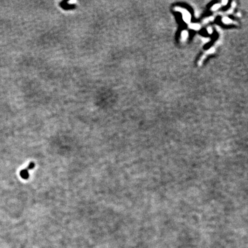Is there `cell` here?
Returning <instances> with one entry per match:
<instances>
[{
    "instance_id": "1",
    "label": "cell",
    "mask_w": 248,
    "mask_h": 248,
    "mask_svg": "<svg viewBox=\"0 0 248 248\" xmlns=\"http://www.w3.org/2000/svg\"><path fill=\"white\" fill-rule=\"evenodd\" d=\"M35 164L33 162H31L30 164H29V166L27 167L24 169V170H22L21 172H20V174L21 177L24 179H28L29 177V171L31 170H32V169L35 167Z\"/></svg>"
},
{
    "instance_id": "2",
    "label": "cell",
    "mask_w": 248,
    "mask_h": 248,
    "mask_svg": "<svg viewBox=\"0 0 248 248\" xmlns=\"http://www.w3.org/2000/svg\"><path fill=\"white\" fill-rule=\"evenodd\" d=\"M175 10L177 11H179V12H181L182 13L183 15V19L184 21L186 22V23H190V22L191 21V15L190 14L187 10L185 9H183L181 8H176Z\"/></svg>"
},
{
    "instance_id": "3",
    "label": "cell",
    "mask_w": 248,
    "mask_h": 248,
    "mask_svg": "<svg viewBox=\"0 0 248 248\" xmlns=\"http://www.w3.org/2000/svg\"><path fill=\"white\" fill-rule=\"evenodd\" d=\"M189 26H190V28L191 29H194V30H198L200 28V25L198 24H190L189 25Z\"/></svg>"
},
{
    "instance_id": "4",
    "label": "cell",
    "mask_w": 248,
    "mask_h": 248,
    "mask_svg": "<svg viewBox=\"0 0 248 248\" xmlns=\"http://www.w3.org/2000/svg\"><path fill=\"white\" fill-rule=\"evenodd\" d=\"M188 36V33L186 31H183L182 33V39L183 41H185V40L187 39Z\"/></svg>"
},
{
    "instance_id": "5",
    "label": "cell",
    "mask_w": 248,
    "mask_h": 248,
    "mask_svg": "<svg viewBox=\"0 0 248 248\" xmlns=\"http://www.w3.org/2000/svg\"><path fill=\"white\" fill-rule=\"evenodd\" d=\"M222 21L225 24H231L232 22L231 20L227 17H224V19H223Z\"/></svg>"
},
{
    "instance_id": "6",
    "label": "cell",
    "mask_w": 248,
    "mask_h": 248,
    "mask_svg": "<svg viewBox=\"0 0 248 248\" xmlns=\"http://www.w3.org/2000/svg\"><path fill=\"white\" fill-rule=\"evenodd\" d=\"M220 4H215V5H214L213 6V8H212V10H217L218 8H220Z\"/></svg>"
},
{
    "instance_id": "7",
    "label": "cell",
    "mask_w": 248,
    "mask_h": 248,
    "mask_svg": "<svg viewBox=\"0 0 248 248\" xmlns=\"http://www.w3.org/2000/svg\"><path fill=\"white\" fill-rule=\"evenodd\" d=\"M207 31H208V32L209 33H210V34H211V33H212V32H213L212 29L211 28H210V27H209V28H207Z\"/></svg>"
},
{
    "instance_id": "8",
    "label": "cell",
    "mask_w": 248,
    "mask_h": 248,
    "mask_svg": "<svg viewBox=\"0 0 248 248\" xmlns=\"http://www.w3.org/2000/svg\"><path fill=\"white\" fill-rule=\"evenodd\" d=\"M227 3V1H222V4L224 5H226Z\"/></svg>"
}]
</instances>
